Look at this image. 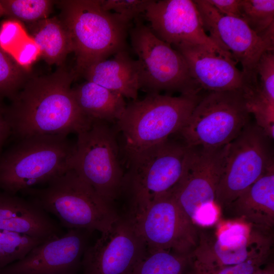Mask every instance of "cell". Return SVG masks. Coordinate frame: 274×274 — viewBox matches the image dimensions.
<instances>
[{"label":"cell","instance_id":"obj_17","mask_svg":"<svg viewBox=\"0 0 274 274\" xmlns=\"http://www.w3.org/2000/svg\"><path fill=\"white\" fill-rule=\"evenodd\" d=\"M91 232L68 229L45 241L22 259L0 270V274H73L81 263Z\"/></svg>","mask_w":274,"mask_h":274},{"label":"cell","instance_id":"obj_1","mask_svg":"<svg viewBox=\"0 0 274 274\" xmlns=\"http://www.w3.org/2000/svg\"><path fill=\"white\" fill-rule=\"evenodd\" d=\"M74 76L63 67L28 79L6 109L11 132L19 140L36 135L78 133L92 120L78 107L72 92Z\"/></svg>","mask_w":274,"mask_h":274},{"label":"cell","instance_id":"obj_30","mask_svg":"<svg viewBox=\"0 0 274 274\" xmlns=\"http://www.w3.org/2000/svg\"><path fill=\"white\" fill-rule=\"evenodd\" d=\"M27 71L0 47V99L12 98L28 79Z\"/></svg>","mask_w":274,"mask_h":274},{"label":"cell","instance_id":"obj_36","mask_svg":"<svg viewBox=\"0 0 274 274\" xmlns=\"http://www.w3.org/2000/svg\"><path fill=\"white\" fill-rule=\"evenodd\" d=\"M254 274H274V266L272 263L267 264L261 267Z\"/></svg>","mask_w":274,"mask_h":274},{"label":"cell","instance_id":"obj_4","mask_svg":"<svg viewBox=\"0 0 274 274\" xmlns=\"http://www.w3.org/2000/svg\"><path fill=\"white\" fill-rule=\"evenodd\" d=\"M200 97L199 93L178 96L152 93L127 104L116 122L126 158L178 133Z\"/></svg>","mask_w":274,"mask_h":274},{"label":"cell","instance_id":"obj_29","mask_svg":"<svg viewBox=\"0 0 274 274\" xmlns=\"http://www.w3.org/2000/svg\"><path fill=\"white\" fill-rule=\"evenodd\" d=\"M6 16L27 24L48 18L53 7L50 0H1Z\"/></svg>","mask_w":274,"mask_h":274},{"label":"cell","instance_id":"obj_12","mask_svg":"<svg viewBox=\"0 0 274 274\" xmlns=\"http://www.w3.org/2000/svg\"><path fill=\"white\" fill-rule=\"evenodd\" d=\"M203 28L222 49L242 66L249 88L258 82L257 65L262 54L274 49V26L263 35L254 32L239 18L223 15L207 0L193 1Z\"/></svg>","mask_w":274,"mask_h":274},{"label":"cell","instance_id":"obj_16","mask_svg":"<svg viewBox=\"0 0 274 274\" xmlns=\"http://www.w3.org/2000/svg\"><path fill=\"white\" fill-rule=\"evenodd\" d=\"M144 14L153 33L173 47L200 45L234 60L207 33L193 1L152 0Z\"/></svg>","mask_w":274,"mask_h":274},{"label":"cell","instance_id":"obj_26","mask_svg":"<svg viewBox=\"0 0 274 274\" xmlns=\"http://www.w3.org/2000/svg\"><path fill=\"white\" fill-rule=\"evenodd\" d=\"M190 255L165 250H147L131 274H186Z\"/></svg>","mask_w":274,"mask_h":274},{"label":"cell","instance_id":"obj_31","mask_svg":"<svg viewBox=\"0 0 274 274\" xmlns=\"http://www.w3.org/2000/svg\"><path fill=\"white\" fill-rule=\"evenodd\" d=\"M272 249L264 251L238 264L215 268L193 267L186 274H254L268 263Z\"/></svg>","mask_w":274,"mask_h":274},{"label":"cell","instance_id":"obj_7","mask_svg":"<svg viewBox=\"0 0 274 274\" xmlns=\"http://www.w3.org/2000/svg\"><path fill=\"white\" fill-rule=\"evenodd\" d=\"M138 19L129 34L138 57L140 90L147 94L161 91L199 93L201 88L191 77L183 55Z\"/></svg>","mask_w":274,"mask_h":274},{"label":"cell","instance_id":"obj_13","mask_svg":"<svg viewBox=\"0 0 274 274\" xmlns=\"http://www.w3.org/2000/svg\"><path fill=\"white\" fill-rule=\"evenodd\" d=\"M129 215L147 250L190 255L198 245L199 230L172 193L155 199L142 211Z\"/></svg>","mask_w":274,"mask_h":274},{"label":"cell","instance_id":"obj_24","mask_svg":"<svg viewBox=\"0 0 274 274\" xmlns=\"http://www.w3.org/2000/svg\"><path fill=\"white\" fill-rule=\"evenodd\" d=\"M26 25L45 61L49 64L61 65L72 52V47L69 33L60 18L48 17Z\"/></svg>","mask_w":274,"mask_h":274},{"label":"cell","instance_id":"obj_35","mask_svg":"<svg viewBox=\"0 0 274 274\" xmlns=\"http://www.w3.org/2000/svg\"><path fill=\"white\" fill-rule=\"evenodd\" d=\"M1 100L0 99V149L11 132L6 109L2 105Z\"/></svg>","mask_w":274,"mask_h":274},{"label":"cell","instance_id":"obj_14","mask_svg":"<svg viewBox=\"0 0 274 274\" xmlns=\"http://www.w3.org/2000/svg\"><path fill=\"white\" fill-rule=\"evenodd\" d=\"M146 252L132 218L119 216L86 248L81 263L83 274H131Z\"/></svg>","mask_w":274,"mask_h":274},{"label":"cell","instance_id":"obj_18","mask_svg":"<svg viewBox=\"0 0 274 274\" xmlns=\"http://www.w3.org/2000/svg\"><path fill=\"white\" fill-rule=\"evenodd\" d=\"M185 58L193 79L209 91L243 90L248 88L236 62L200 45L173 47Z\"/></svg>","mask_w":274,"mask_h":274},{"label":"cell","instance_id":"obj_15","mask_svg":"<svg viewBox=\"0 0 274 274\" xmlns=\"http://www.w3.org/2000/svg\"><path fill=\"white\" fill-rule=\"evenodd\" d=\"M229 144L218 148L187 146L183 176L172 194L191 220L199 208L215 202Z\"/></svg>","mask_w":274,"mask_h":274},{"label":"cell","instance_id":"obj_27","mask_svg":"<svg viewBox=\"0 0 274 274\" xmlns=\"http://www.w3.org/2000/svg\"><path fill=\"white\" fill-rule=\"evenodd\" d=\"M46 240L0 229V270L22 259Z\"/></svg>","mask_w":274,"mask_h":274},{"label":"cell","instance_id":"obj_28","mask_svg":"<svg viewBox=\"0 0 274 274\" xmlns=\"http://www.w3.org/2000/svg\"><path fill=\"white\" fill-rule=\"evenodd\" d=\"M240 11L241 18L259 35L274 25L273 0H241Z\"/></svg>","mask_w":274,"mask_h":274},{"label":"cell","instance_id":"obj_23","mask_svg":"<svg viewBox=\"0 0 274 274\" xmlns=\"http://www.w3.org/2000/svg\"><path fill=\"white\" fill-rule=\"evenodd\" d=\"M72 92L81 111L91 120L116 123L127 105L120 94L88 81L72 88Z\"/></svg>","mask_w":274,"mask_h":274},{"label":"cell","instance_id":"obj_8","mask_svg":"<svg viewBox=\"0 0 274 274\" xmlns=\"http://www.w3.org/2000/svg\"><path fill=\"white\" fill-rule=\"evenodd\" d=\"M250 114L244 91H209L178 133L188 146H224L249 123Z\"/></svg>","mask_w":274,"mask_h":274},{"label":"cell","instance_id":"obj_34","mask_svg":"<svg viewBox=\"0 0 274 274\" xmlns=\"http://www.w3.org/2000/svg\"><path fill=\"white\" fill-rule=\"evenodd\" d=\"M221 14L241 18V0H207Z\"/></svg>","mask_w":274,"mask_h":274},{"label":"cell","instance_id":"obj_21","mask_svg":"<svg viewBox=\"0 0 274 274\" xmlns=\"http://www.w3.org/2000/svg\"><path fill=\"white\" fill-rule=\"evenodd\" d=\"M227 208L232 211L235 218L272 231L274 225L273 164Z\"/></svg>","mask_w":274,"mask_h":274},{"label":"cell","instance_id":"obj_5","mask_svg":"<svg viewBox=\"0 0 274 274\" xmlns=\"http://www.w3.org/2000/svg\"><path fill=\"white\" fill-rule=\"evenodd\" d=\"M67 136L36 135L20 140L0 158V189L16 194L72 169L75 144Z\"/></svg>","mask_w":274,"mask_h":274},{"label":"cell","instance_id":"obj_11","mask_svg":"<svg viewBox=\"0 0 274 274\" xmlns=\"http://www.w3.org/2000/svg\"><path fill=\"white\" fill-rule=\"evenodd\" d=\"M214 233L199 231V241L191 254V264L211 269L242 263L272 249V231L255 227L240 219L219 223Z\"/></svg>","mask_w":274,"mask_h":274},{"label":"cell","instance_id":"obj_9","mask_svg":"<svg viewBox=\"0 0 274 274\" xmlns=\"http://www.w3.org/2000/svg\"><path fill=\"white\" fill-rule=\"evenodd\" d=\"M77 134L72 169L112 205L123 191L124 179L115 132L109 123L92 120Z\"/></svg>","mask_w":274,"mask_h":274},{"label":"cell","instance_id":"obj_20","mask_svg":"<svg viewBox=\"0 0 274 274\" xmlns=\"http://www.w3.org/2000/svg\"><path fill=\"white\" fill-rule=\"evenodd\" d=\"M82 76L124 98L137 99L140 90L139 70L136 60L127 50L115 54L111 58L97 61L86 68Z\"/></svg>","mask_w":274,"mask_h":274},{"label":"cell","instance_id":"obj_3","mask_svg":"<svg viewBox=\"0 0 274 274\" xmlns=\"http://www.w3.org/2000/svg\"><path fill=\"white\" fill-rule=\"evenodd\" d=\"M47 184L45 187H33L21 193L46 213L54 215L62 227L102 233L119 217L113 206L73 169Z\"/></svg>","mask_w":274,"mask_h":274},{"label":"cell","instance_id":"obj_22","mask_svg":"<svg viewBox=\"0 0 274 274\" xmlns=\"http://www.w3.org/2000/svg\"><path fill=\"white\" fill-rule=\"evenodd\" d=\"M258 82L245 93L250 113L256 124L270 138L274 136V53L266 51L257 65Z\"/></svg>","mask_w":274,"mask_h":274},{"label":"cell","instance_id":"obj_10","mask_svg":"<svg viewBox=\"0 0 274 274\" xmlns=\"http://www.w3.org/2000/svg\"><path fill=\"white\" fill-rule=\"evenodd\" d=\"M269 140L256 124L248 123L229 144L215 203L227 208L273 164Z\"/></svg>","mask_w":274,"mask_h":274},{"label":"cell","instance_id":"obj_6","mask_svg":"<svg viewBox=\"0 0 274 274\" xmlns=\"http://www.w3.org/2000/svg\"><path fill=\"white\" fill-rule=\"evenodd\" d=\"M188 146L170 139L127 157L123 189L131 200L130 215L145 209L151 201L171 193L184 172Z\"/></svg>","mask_w":274,"mask_h":274},{"label":"cell","instance_id":"obj_33","mask_svg":"<svg viewBox=\"0 0 274 274\" xmlns=\"http://www.w3.org/2000/svg\"><path fill=\"white\" fill-rule=\"evenodd\" d=\"M220 209L215 202L199 208L194 213L191 221L196 226L210 227L215 224L219 219Z\"/></svg>","mask_w":274,"mask_h":274},{"label":"cell","instance_id":"obj_2","mask_svg":"<svg viewBox=\"0 0 274 274\" xmlns=\"http://www.w3.org/2000/svg\"><path fill=\"white\" fill-rule=\"evenodd\" d=\"M60 19L70 35L76 57L74 78L92 64L127 49L130 24L103 9L100 0L59 2Z\"/></svg>","mask_w":274,"mask_h":274},{"label":"cell","instance_id":"obj_37","mask_svg":"<svg viewBox=\"0 0 274 274\" xmlns=\"http://www.w3.org/2000/svg\"><path fill=\"white\" fill-rule=\"evenodd\" d=\"M4 15H6L5 9L0 1V18Z\"/></svg>","mask_w":274,"mask_h":274},{"label":"cell","instance_id":"obj_32","mask_svg":"<svg viewBox=\"0 0 274 274\" xmlns=\"http://www.w3.org/2000/svg\"><path fill=\"white\" fill-rule=\"evenodd\" d=\"M152 0H100L104 10L118 14L131 23L144 13Z\"/></svg>","mask_w":274,"mask_h":274},{"label":"cell","instance_id":"obj_25","mask_svg":"<svg viewBox=\"0 0 274 274\" xmlns=\"http://www.w3.org/2000/svg\"><path fill=\"white\" fill-rule=\"evenodd\" d=\"M0 47L26 69L40 55L37 45L21 22L12 19L1 24Z\"/></svg>","mask_w":274,"mask_h":274},{"label":"cell","instance_id":"obj_19","mask_svg":"<svg viewBox=\"0 0 274 274\" xmlns=\"http://www.w3.org/2000/svg\"><path fill=\"white\" fill-rule=\"evenodd\" d=\"M0 229L43 240L63 234L48 214L28 199L0 192Z\"/></svg>","mask_w":274,"mask_h":274}]
</instances>
